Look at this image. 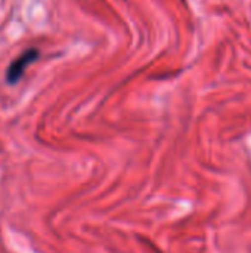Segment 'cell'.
<instances>
[{
	"instance_id": "obj_1",
	"label": "cell",
	"mask_w": 251,
	"mask_h": 253,
	"mask_svg": "<svg viewBox=\"0 0 251 253\" xmlns=\"http://www.w3.org/2000/svg\"><path fill=\"white\" fill-rule=\"evenodd\" d=\"M38 58V50L37 49H28L25 50L21 56H18L12 64L10 67L7 68V73H6V79L10 84H15L24 74L25 68L33 64L36 59Z\"/></svg>"
}]
</instances>
